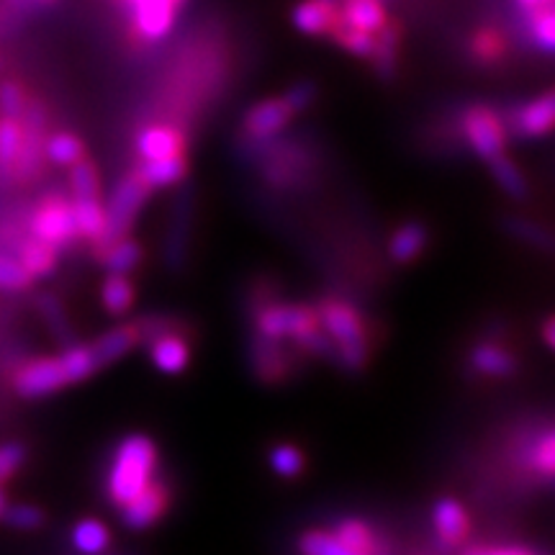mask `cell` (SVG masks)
Wrapping results in <instances>:
<instances>
[{"instance_id":"cell-22","label":"cell","mask_w":555,"mask_h":555,"mask_svg":"<svg viewBox=\"0 0 555 555\" xmlns=\"http://www.w3.org/2000/svg\"><path fill=\"white\" fill-rule=\"evenodd\" d=\"M337 13L343 24L367 34H376L391 18L384 0H343V5H337Z\"/></svg>"},{"instance_id":"cell-10","label":"cell","mask_w":555,"mask_h":555,"mask_svg":"<svg viewBox=\"0 0 555 555\" xmlns=\"http://www.w3.org/2000/svg\"><path fill=\"white\" fill-rule=\"evenodd\" d=\"M294 111L288 108V103L278 95V99L258 101L255 106L247 108L245 119H242V139L253 150L268 144L270 139H275L283 129L294 121Z\"/></svg>"},{"instance_id":"cell-23","label":"cell","mask_w":555,"mask_h":555,"mask_svg":"<svg viewBox=\"0 0 555 555\" xmlns=\"http://www.w3.org/2000/svg\"><path fill=\"white\" fill-rule=\"evenodd\" d=\"M73 217L75 229H78V242H88L90 247L99 245L103 229H106V204H103L101 196L73 198Z\"/></svg>"},{"instance_id":"cell-5","label":"cell","mask_w":555,"mask_h":555,"mask_svg":"<svg viewBox=\"0 0 555 555\" xmlns=\"http://www.w3.org/2000/svg\"><path fill=\"white\" fill-rule=\"evenodd\" d=\"M44 142H47V111L44 103L31 99L21 114V147L16 159V183H37L44 168Z\"/></svg>"},{"instance_id":"cell-13","label":"cell","mask_w":555,"mask_h":555,"mask_svg":"<svg viewBox=\"0 0 555 555\" xmlns=\"http://www.w3.org/2000/svg\"><path fill=\"white\" fill-rule=\"evenodd\" d=\"M134 150L137 159H142V163L189 155V134H185V127H180V124L157 121L137 131Z\"/></svg>"},{"instance_id":"cell-14","label":"cell","mask_w":555,"mask_h":555,"mask_svg":"<svg viewBox=\"0 0 555 555\" xmlns=\"http://www.w3.org/2000/svg\"><path fill=\"white\" fill-rule=\"evenodd\" d=\"M466 371L489 380H504L519 371V360L504 343L494 337H483L468 347Z\"/></svg>"},{"instance_id":"cell-30","label":"cell","mask_w":555,"mask_h":555,"mask_svg":"<svg viewBox=\"0 0 555 555\" xmlns=\"http://www.w3.org/2000/svg\"><path fill=\"white\" fill-rule=\"evenodd\" d=\"M268 466L283 481H294V478L307 474L309 457L294 442H278V446L268 450Z\"/></svg>"},{"instance_id":"cell-16","label":"cell","mask_w":555,"mask_h":555,"mask_svg":"<svg viewBox=\"0 0 555 555\" xmlns=\"http://www.w3.org/2000/svg\"><path fill=\"white\" fill-rule=\"evenodd\" d=\"M429 240H433V234H429L425 221L409 219L393 229V234L388 237V258L397 268L414 266L427 253Z\"/></svg>"},{"instance_id":"cell-33","label":"cell","mask_w":555,"mask_h":555,"mask_svg":"<svg viewBox=\"0 0 555 555\" xmlns=\"http://www.w3.org/2000/svg\"><path fill=\"white\" fill-rule=\"evenodd\" d=\"M60 363L65 367L69 386L82 384V380H88L90 376H95V373L101 371L99 363H95V356L93 350H90V345H80V343L65 345V350H62L60 356Z\"/></svg>"},{"instance_id":"cell-50","label":"cell","mask_w":555,"mask_h":555,"mask_svg":"<svg viewBox=\"0 0 555 555\" xmlns=\"http://www.w3.org/2000/svg\"><path fill=\"white\" fill-rule=\"evenodd\" d=\"M34 3H37V9H47V5H54L57 0H34Z\"/></svg>"},{"instance_id":"cell-12","label":"cell","mask_w":555,"mask_h":555,"mask_svg":"<svg viewBox=\"0 0 555 555\" xmlns=\"http://www.w3.org/2000/svg\"><path fill=\"white\" fill-rule=\"evenodd\" d=\"M506 129L519 139H540L555 131V88L525 101L506 116Z\"/></svg>"},{"instance_id":"cell-7","label":"cell","mask_w":555,"mask_h":555,"mask_svg":"<svg viewBox=\"0 0 555 555\" xmlns=\"http://www.w3.org/2000/svg\"><path fill=\"white\" fill-rule=\"evenodd\" d=\"M144 345H147L152 365L165 376H180V373L189 371L193 345L185 337V322H180V319L172 317L168 327L152 335Z\"/></svg>"},{"instance_id":"cell-35","label":"cell","mask_w":555,"mask_h":555,"mask_svg":"<svg viewBox=\"0 0 555 555\" xmlns=\"http://www.w3.org/2000/svg\"><path fill=\"white\" fill-rule=\"evenodd\" d=\"M73 545L82 555H99L111 545V532L101 519H80L73 527Z\"/></svg>"},{"instance_id":"cell-42","label":"cell","mask_w":555,"mask_h":555,"mask_svg":"<svg viewBox=\"0 0 555 555\" xmlns=\"http://www.w3.org/2000/svg\"><path fill=\"white\" fill-rule=\"evenodd\" d=\"M31 95L26 93V88L18 80H3L0 82V116H13L21 119L26 106H29Z\"/></svg>"},{"instance_id":"cell-31","label":"cell","mask_w":555,"mask_h":555,"mask_svg":"<svg viewBox=\"0 0 555 555\" xmlns=\"http://www.w3.org/2000/svg\"><path fill=\"white\" fill-rule=\"evenodd\" d=\"M86 157V142L73 131H54L44 142V159L54 168H69Z\"/></svg>"},{"instance_id":"cell-25","label":"cell","mask_w":555,"mask_h":555,"mask_svg":"<svg viewBox=\"0 0 555 555\" xmlns=\"http://www.w3.org/2000/svg\"><path fill=\"white\" fill-rule=\"evenodd\" d=\"M21 147V119L0 116V189L16 183V159Z\"/></svg>"},{"instance_id":"cell-1","label":"cell","mask_w":555,"mask_h":555,"mask_svg":"<svg viewBox=\"0 0 555 555\" xmlns=\"http://www.w3.org/2000/svg\"><path fill=\"white\" fill-rule=\"evenodd\" d=\"M159 448L150 435H127L116 446L106 470V496L119 509L157 476Z\"/></svg>"},{"instance_id":"cell-49","label":"cell","mask_w":555,"mask_h":555,"mask_svg":"<svg viewBox=\"0 0 555 555\" xmlns=\"http://www.w3.org/2000/svg\"><path fill=\"white\" fill-rule=\"evenodd\" d=\"M517 3L522 5V9H535V5H543L547 0H517Z\"/></svg>"},{"instance_id":"cell-29","label":"cell","mask_w":555,"mask_h":555,"mask_svg":"<svg viewBox=\"0 0 555 555\" xmlns=\"http://www.w3.org/2000/svg\"><path fill=\"white\" fill-rule=\"evenodd\" d=\"M332 532H335V535L343 540L347 547H352L356 553L380 555V545H378L376 532H373V527L367 525L365 519L343 517V519H337L335 527H332Z\"/></svg>"},{"instance_id":"cell-6","label":"cell","mask_w":555,"mask_h":555,"mask_svg":"<svg viewBox=\"0 0 555 555\" xmlns=\"http://www.w3.org/2000/svg\"><path fill=\"white\" fill-rule=\"evenodd\" d=\"M319 324L327 332V337L335 347L371 343V322L356 304H350L343 296H322L314 304Z\"/></svg>"},{"instance_id":"cell-18","label":"cell","mask_w":555,"mask_h":555,"mask_svg":"<svg viewBox=\"0 0 555 555\" xmlns=\"http://www.w3.org/2000/svg\"><path fill=\"white\" fill-rule=\"evenodd\" d=\"M401 41H404V29L397 18H388L384 26L376 31V44H373V57L367 60L376 69L380 80H391L399 67Z\"/></svg>"},{"instance_id":"cell-8","label":"cell","mask_w":555,"mask_h":555,"mask_svg":"<svg viewBox=\"0 0 555 555\" xmlns=\"http://www.w3.org/2000/svg\"><path fill=\"white\" fill-rule=\"evenodd\" d=\"M131 11V29L144 44L165 39L178 21V11L189 0H124Z\"/></svg>"},{"instance_id":"cell-40","label":"cell","mask_w":555,"mask_h":555,"mask_svg":"<svg viewBox=\"0 0 555 555\" xmlns=\"http://www.w3.org/2000/svg\"><path fill=\"white\" fill-rule=\"evenodd\" d=\"M37 307H39V311H41V317H44L47 327H50V330L54 332V335L60 337L62 345L75 343L73 332H69L73 327H69L67 314H65V309H62V304H60L57 296H54V294H41V296L37 298Z\"/></svg>"},{"instance_id":"cell-32","label":"cell","mask_w":555,"mask_h":555,"mask_svg":"<svg viewBox=\"0 0 555 555\" xmlns=\"http://www.w3.org/2000/svg\"><path fill=\"white\" fill-rule=\"evenodd\" d=\"M468 54L476 65L491 67L506 57V39L494 26H483L468 41Z\"/></svg>"},{"instance_id":"cell-20","label":"cell","mask_w":555,"mask_h":555,"mask_svg":"<svg viewBox=\"0 0 555 555\" xmlns=\"http://www.w3.org/2000/svg\"><path fill=\"white\" fill-rule=\"evenodd\" d=\"M139 345H142V337H139L137 322H129V324H119V327L108 330L106 335H101L99 339H93V343H90V350H93L95 363H99V367L103 371V367L114 365L116 360L129 356V352Z\"/></svg>"},{"instance_id":"cell-9","label":"cell","mask_w":555,"mask_h":555,"mask_svg":"<svg viewBox=\"0 0 555 555\" xmlns=\"http://www.w3.org/2000/svg\"><path fill=\"white\" fill-rule=\"evenodd\" d=\"M65 367L57 358H31L13 373V388L21 399H44L67 388Z\"/></svg>"},{"instance_id":"cell-2","label":"cell","mask_w":555,"mask_h":555,"mask_svg":"<svg viewBox=\"0 0 555 555\" xmlns=\"http://www.w3.org/2000/svg\"><path fill=\"white\" fill-rule=\"evenodd\" d=\"M152 189L144 183L142 178L137 176L134 170H129L127 176L119 180L114 193H111L108 204H106V229H103V237L93 249V255H99L106 249L108 245H114L116 240L127 237L134 227V221L139 214H142L144 204H147Z\"/></svg>"},{"instance_id":"cell-38","label":"cell","mask_w":555,"mask_h":555,"mask_svg":"<svg viewBox=\"0 0 555 555\" xmlns=\"http://www.w3.org/2000/svg\"><path fill=\"white\" fill-rule=\"evenodd\" d=\"M298 553L301 555H363L347 547L332 530H309L298 538Z\"/></svg>"},{"instance_id":"cell-17","label":"cell","mask_w":555,"mask_h":555,"mask_svg":"<svg viewBox=\"0 0 555 555\" xmlns=\"http://www.w3.org/2000/svg\"><path fill=\"white\" fill-rule=\"evenodd\" d=\"M433 525L442 545L457 547L470 538V517L457 499L442 496L433 506Z\"/></svg>"},{"instance_id":"cell-27","label":"cell","mask_w":555,"mask_h":555,"mask_svg":"<svg viewBox=\"0 0 555 555\" xmlns=\"http://www.w3.org/2000/svg\"><path fill=\"white\" fill-rule=\"evenodd\" d=\"M95 260H99L101 266L108 270V273L129 275L131 270H137L139 266H142L144 249L134 237H129L127 234V237L116 240L114 245H108L103 253L95 255Z\"/></svg>"},{"instance_id":"cell-37","label":"cell","mask_w":555,"mask_h":555,"mask_svg":"<svg viewBox=\"0 0 555 555\" xmlns=\"http://www.w3.org/2000/svg\"><path fill=\"white\" fill-rule=\"evenodd\" d=\"M330 39L335 41L337 47H343L347 54L358 60H371L373 57V44H376V34L360 31L356 26H347L337 18L335 29L330 31Z\"/></svg>"},{"instance_id":"cell-21","label":"cell","mask_w":555,"mask_h":555,"mask_svg":"<svg viewBox=\"0 0 555 555\" xmlns=\"http://www.w3.org/2000/svg\"><path fill=\"white\" fill-rule=\"evenodd\" d=\"M131 170H134L152 191L168 189V185L183 183L185 176H189V155L152 159V163H142V159H137V165Z\"/></svg>"},{"instance_id":"cell-28","label":"cell","mask_w":555,"mask_h":555,"mask_svg":"<svg viewBox=\"0 0 555 555\" xmlns=\"http://www.w3.org/2000/svg\"><path fill=\"white\" fill-rule=\"evenodd\" d=\"M101 304L108 314L124 317L137 304V286L129 275L108 273L101 283Z\"/></svg>"},{"instance_id":"cell-46","label":"cell","mask_w":555,"mask_h":555,"mask_svg":"<svg viewBox=\"0 0 555 555\" xmlns=\"http://www.w3.org/2000/svg\"><path fill=\"white\" fill-rule=\"evenodd\" d=\"M463 555H538V553H532L530 547H519V545H476V547H468Z\"/></svg>"},{"instance_id":"cell-26","label":"cell","mask_w":555,"mask_h":555,"mask_svg":"<svg viewBox=\"0 0 555 555\" xmlns=\"http://www.w3.org/2000/svg\"><path fill=\"white\" fill-rule=\"evenodd\" d=\"M525 31L540 52L555 54V3L525 9Z\"/></svg>"},{"instance_id":"cell-39","label":"cell","mask_w":555,"mask_h":555,"mask_svg":"<svg viewBox=\"0 0 555 555\" xmlns=\"http://www.w3.org/2000/svg\"><path fill=\"white\" fill-rule=\"evenodd\" d=\"M525 463L532 474L543 478H555V429H547L527 448Z\"/></svg>"},{"instance_id":"cell-45","label":"cell","mask_w":555,"mask_h":555,"mask_svg":"<svg viewBox=\"0 0 555 555\" xmlns=\"http://www.w3.org/2000/svg\"><path fill=\"white\" fill-rule=\"evenodd\" d=\"M26 457H29V450H26L24 442H3V446H0V483L9 481V478L24 466Z\"/></svg>"},{"instance_id":"cell-15","label":"cell","mask_w":555,"mask_h":555,"mask_svg":"<svg viewBox=\"0 0 555 555\" xmlns=\"http://www.w3.org/2000/svg\"><path fill=\"white\" fill-rule=\"evenodd\" d=\"M249 367L262 384L275 386L286 384L291 371H294V360H291V352L283 343L266 339L253 332V337H249Z\"/></svg>"},{"instance_id":"cell-3","label":"cell","mask_w":555,"mask_h":555,"mask_svg":"<svg viewBox=\"0 0 555 555\" xmlns=\"http://www.w3.org/2000/svg\"><path fill=\"white\" fill-rule=\"evenodd\" d=\"M29 234L54 249H67L78 242L73 217V198L62 191H47L29 214Z\"/></svg>"},{"instance_id":"cell-41","label":"cell","mask_w":555,"mask_h":555,"mask_svg":"<svg viewBox=\"0 0 555 555\" xmlns=\"http://www.w3.org/2000/svg\"><path fill=\"white\" fill-rule=\"evenodd\" d=\"M5 525H11L13 530L21 532H31L39 530L44 525V509H39L37 504H9L5 506Z\"/></svg>"},{"instance_id":"cell-51","label":"cell","mask_w":555,"mask_h":555,"mask_svg":"<svg viewBox=\"0 0 555 555\" xmlns=\"http://www.w3.org/2000/svg\"><path fill=\"white\" fill-rule=\"evenodd\" d=\"M547 3H555V0H547Z\"/></svg>"},{"instance_id":"cell-43","label":"cell","mask_w":555,"mask_h":555,"mask_svg":"<svg viewBox=\"0 0 555 555\" xmlns=\"http://www.w3.org/2000/svg\"><path fill=\"white\" fill-rule=\"evenodd\" d=\"M34 278L26 273V268L21 266L11 255H0V291H26L31 288Z\"/></svg>"},{"instance_id":"cell-36","label":"cell","mask_w":555,"mask_h":555,"mask_svg":"<svg viewBox=\"0 0 555 555\" xmlns=\"http://www.w3.org/2000/svg\"><path fill=\"white\" fill-rule=\"evenodd\" d=\"M101 196V172L93 159L82 157L69 165V198H95Z\"/></svg>"},{"instance_id":"cell-47","label":"cell","mask_w":555,"mask_h":555,"mask_svg":"<svg viewBox=\"0 0 555 555\" xmlns=\"http://www.w3.org/2000/svg\"><path fill=\"white\" fill-rule=\"evenodd\" d=\"M543 339H545V345L551 347V350L555 352V317L545 319V324H543Z\"/></svg>"},{"instance_id":"cell-24","label":"cell","mask_w":555,"mask_h":555,"mask_svg":"<svg viewBox=\"0 0 555 555\" xmlns=\"http://www.w3.org/2000/svg\"><path fill=\"white\" fill-rule=\"evenodd\" d=\"M16 253H18L16 260L26 268V273H29L34 281H37V278H50L60 266V249H54L52 245H47V242L31 237V234L18 242Z\"/></svg>"},{"instance_id":"cell-11","label":"cell","mask_w":555,"mask_h":555,"mask_svg":"<svg viewBox=\"0 0 555 555\" xmlns=\"http://www.w3.org/2000/svg\"><path fill=\"white\" fill-rule=\"evenodd\" d=\"M172 499V489L165 478H152V481L144 486L142 491L134 499H129L127 504L119 506L121 522L129 527V530H150L152 525H157L159 519L165 517Z\"/></svg>"},{"instance_id":"cell-48","label":"cell","mask_w":555,"mask_h":555,"mask_svg":"<svg viewBox=\"0 0 555 555\" xmlns=\"http://www.w3.org/2000/svg\"><path fill=\"white\" fill-rule=\"evenodd\" d=\"M5 506H9V496H5L3 483H0V519H3V515H5Z\"/></svg>"},{"instance_id":"cell-4","label":"cell","mask_w":555,"mask_h":555,"mask_svg":"<svg viewBox=\"0 0 555 555\" xmlns=\"http://www.w3.org/2000/svg\"><path fill=\"white\" fill-rule=\"evenodd\" d=\"M461 134L468 147L474 150V155L481 157L483 163L504 155L506 142H509V129H506L504 116L496 108L486 106V103H474V106L463 111Z\"/></svg>"},{"instance_id":"cell-44","label":"cell","mask_w":555,"mask_h":555,"mask_svg":"<svg viewBox=\"0 0 555 555\" xmlns=\"http://www.w3.org/2000/svg\"><path fill=\"white\" fill-rule=\"evenodd\" d=\"M281 99L288 103V108L294 111V116H298L314 106L319 99V88H317V82H311V80H298L288 90H283Z\"/></svg>"},{"instance_id":"cell-34","label":"cell","mask_w":555,"mask_h":555,"mask_svg":"<svg viewBox=\"0 0 555 555\" xmlns=\"http://www.w3.org/2000/svg\"><path fill=\"white\" fill-rule=\"evenodd\" d=\"M486 165H489L491 176H494L496 185L506 193V196L515 198V201L527 198V193H530V185H527L525 172L517 168V163H512V159L506 157V152H504V155L494 157V159H489Z\"/></svg>"},{"instance_id":"cell-19","label":"cell","mask_w":555,"mask_h":555,"mask_svg":"<svg viewBox=\"0 0 555 555\" xmlns=\"http://www.w3.org/2000/svg\"><path fill=\"white\" fill-rule=\"evenodd\" d=\"M339 13L335 0H301L294 11H291V21L301 34L309 37H330L335 29Z\"/></svg>"}]
</instances>
